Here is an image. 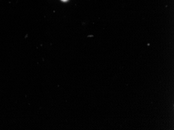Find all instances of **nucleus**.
I'll return each instance as SVG.
<instances>
[{"label": "nucleus", "instance_id": "1", "mask_svg": "<svg viewBox=\"0 0 174 130\" xmlns=\"http://www.w3.org/2000/svg\"><path fill=\"white\" fill-rule=\"evenodd\" d=\"M62 1H66V0H62Z\"/></svg>", "mask_w": 174, "mask_h": 130}]
</instances>
